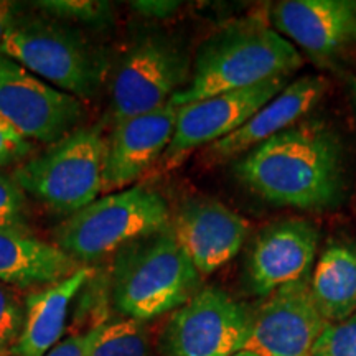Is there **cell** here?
I'll return each mask as SVG.
<instances>
[{"mask_svg":"<svg viewBox=\"0 0 356 356\" xmlns=\"http://www.w3.org/2000/svg\"><path fill=\"white\" fill-rule=\"evenodd\" d=\"M234 175L277 207L327 210L343 186L340 140L322 122H297L243 155L234 163Z\"/></svg>","mask_w":356,"mask_h":356,"instance_id":"cell-1","label":"cell"},{"mask_svg":"<svg viewBox=\"0 0 356 356\" xmlns=\"http://www.w3.org/2000/svg\"><path fill=\"white\" fill-rule=\"evenodd\" d=\"M304 63L300 51L273 26L259 20L231 24L198 48L190 81L172 97L180 106L291 76Z\"/></svg>","mask_w":356,"mask_h":356,"instance_id":"cell-2","label":"cell"},{"mask_svg":"<svg viewBox=\"0 0 356 356\" xmlns=\"http://www.w3.org/2000/svg\"><path fill=\"white\" fill-rule=\"evenodd\" d=\"M200 282L202 275L168 226L115 254L111 300L122 317L147 322L180 309L198 292Z\"/></svg>","mask_w":356,"mask_h":356,"instance_id":"cell-3","label":"cell"},{"mask_svg":"<svg viewBox=\"0 0 356 356\" xmlns=\"http://www.w3.org/2000/svg\"><path fill=\"white\" fill-rule=\"evenodd\" d=\"M170 226L168 204L157 191L132 188L104 195L71 215L55 229V244L89 266Z\"/></svg>","mask_w":356,"mask_h":356,"instance_id":"cell-4","label":"cell"},{"mask_svg":"<svg viewBox=\"0 0 356 356\" xmlns=\"http://www.w3.org/2000/svg\"><path fill=\"white\" fill-rule=\"evenodd\" d=\"M106 136L102 124L78 127L17 165L12 178L29 197L56 213L74 215L102 193Z\"/></svg>","mask_w":356,"mask_h":356,"instance_id":"cell-5","label":"cell"},{"mask_svg":"<svg viewBox=\"0 0 356 356\" xmlns=\"http://www.w3.org/2000/svg\"><path fill=\"white\" fill-rule=\"evenodd\" d=\"M3 56L58 89L91 99L102 83V60L70 24L25 12L3 42Z\"/></svg>","mask_w":356,"mask_h":356,"instance_id":"cell-6","label":"cell"},{"mask_svg":"<svg viewBox=\"0 0 356 356\" xmlns=\"http://www.w3.org/2000/svg\"><path fill=\"white\" fill-rule=\"evenodd\" d=\"M185 51L162 35H147L122 58L111 88V115L121 122L168 104L188 81Z\"/></svg>","mask_w":356,"mask_h":356,"instance_id":"cell-7","label":"cell"},{"mask_svg":"<svg viewBox=\"0 0 356 356\" xmlns=\"http://www.w3.org/2000/svg\"><path fill=\"white\" fill-rule=\"evenodd\" d=\"M0 115L26 140L50 147L81 126L86 108L0 55Z\"/></svg>","mask_w":356,"mask_h":356,"instance_id":"cell-8","label":"cell"},{"mask_svg":"<svg viewBox=\"0 0 356 356\" xmlns=\"http://www.w3.org/2000/svg\"><path fill=\"white\" fill-rule=\"evenodd\" d=\"M251 330V314L228 292L202 289L175 310L162 333L165 356H233Z\"/></svg>","mask_w":356,"mask_h":356,"instance_id":"cell-9","label":"cell"},{"mask_svg":"<svg viewBox=\"0 0 356 356\" xmlns=\"http://www.w3.org/2000/svg\"><path fill=\"white\" fill-rule=\"evenodd\" d=\"M289 84V76H277L236 91L188 102L177 111L173 137L159 160L163 172L180 165L193 150L208 147L238 131Z\"/></svg>","mask_w":356,"mask_h":356,"instance_id":"cell-10","label":"cell"},{"mask_svg":"<svg viewBox=\"0 0 356 356\" xmlns=\"http://www.w3.org/2000/svg\"><path fill=\"white\" fill-rule=\"evenodd\" d=\"M327 320L310 292V279L282 286L251 315L243 350L257 356H309Z\"/></svg>","mask_w":356,"mask_h":356,"instance_id":"cell-11","label":"cell"},{"mask_svg":"<svg viewBox=\"0 0 356 356\" xmlns=\"http://www.w3.org/2000/svg\"><path fill=\"white\" fill-rule=\"evenodd\" d=\"M178 108L170 101L147 114L115 122L106 137L102 193H118L152 168L165 154Z\"/></svg>","mask_w":356,"mask_h":356,"instance_id":"cell-12","label":"cell"},{"mask_svg":"<svg viewBox=\"0 0 356 356\" xmlns=\"http://www.w3.org/2000/svg\"><path fill=\"white\" fill-rule=\"evenodd\" d=\"M170 228L200 275H210L228 264L241 251L249 234L246 218L208 198L181 204Z\"/></svg>","mask_w":356,"mask_h":356,"instance_id":"cell-13","label":"cell"},{"mask_svg":"<svg viewBox=\"0 0 356 356\" xmlns=\"http://www.w3.org/2000/svg\"><path fill=\"white\" fill-rule=\"evenodd\" d=\"M318 248V231L304 220L279 221L257 236L248 257V277L257 296L309 277Z\"/></svg>","mask_w":356,"mask_h":356,"instance_id":"cell-14","label":"cell"},{"mask_svg":"<svg viewBox=\"0 0 356 356\" xmlns=\"http://www.w3.org/2000/svg\"><path fill=\"white\" fill-rule=\"evenodd\" d=\"M275 32L315 61H330L356 32V2L286 0L270 10Z\"/></svg>","mask_w":356,"mask_h":356,"instance_id":"cell-15","label":"cell"},{"mask_svg":"<svg viewBox=\"0 0 356 356\" xmlns=\"http://www.w3.org/2000/svg\"><path fill=\"white\" fill-rule=\"evenodd\" d=\"M328 86L330 81L322 74H305L289 83L238 131L204 147V162L210 165L228 162L239 155L248 154L249 150L277 136L279 132L296 126L318 104Z\"/></svg>","mask_w":356,"mask_h":356,"instance_id":"cell-16","label":"cell"},{"mask_svg":"<svg viewBox=\"0 0 356 356\" xmlns=\"http://www.w3.org/2000/svg\"><path fill=\"white\" fill-rule=\"evenodd\" d=\"M83 264L25 229H0V282L19 289H42L61 282Z\"/></svg>","mask_w":356,"mask_h":356,"instance_id":"cell-17","label":"cell"},{"mask_svg":"<svg viewBox=\"0 0 356 356\" xmlns=\"http://www.w3.org/2000/svg\"><path fill=\"white\" fill-rule=\"evenodd\" d=\"M92 277V269L83 266L61 282L35 289L25 297V325L12 355L44 356L61 341L70 305Z\"/></svg>","mask_w":356,"mask_h":356,"instance_id":"cell-18","label":"cell"},{"mask_svg":"<svg viewBox=\"0 0 356 356\" xmlns=\"http://www.w3.org/2000/svg\"><path fill=\"white\" fill-rule=\"evenodd\" d=\"M310 292L327 323L356 314V248L332 244L322 252L310 277Z\"/></svg>","mask_w":356,"mask_h":356,"instance_id":"cell-19","label":"cell"},{"mask_svg":"<svg viewBox=\"0 0 356 356\" xmlns=\"http://www.w3.org/2000/svg\"><path fill=\"white\" fill-rule=\"evenodd\" d=\"M91 356H150V337L144 322L115 318L101 323Z\"/></svg>","mask_w":356,"mask_h":356,"instance_id":"cell-20","label":"cell"},{"mask_svg":"<svg viewBox=\"0 0 356 356\" xmlns=\"http://www.w3.org/2000/svg\"><path fill=\"white\" fill-rule=\"evenodd\" d=\"M33 7L65 24L104 26L113 22V6L102 0H40Z\"/></svg>","mask_w":356,"mask_h":356,"instance_id":"cell-21","label":"cell"},{"mask_svg":"<svg viewBox=\"0 0 356 356\" xmlns=\"http://www.w3.org/2000/svg\"><path fill=\"white\" fill-rule=\"evenodd\" d=\"M25 325V299L15 289L0 282V355L12 353Z\"/></svg>","mask_w":356,"mask_h":356,"instance_id":"cell-22","label":"cell"},{"mask_svg":"<svg viewBox=\"0 0 356 356\" xmlns=\"http://www.w3.org/2000/svg\"><path fill=\"white\" fill-rule=\"evenodd\" d=\"M309 356H356V314L325 325Z\"/></svg>","mask_w":356,"mask_h":356,"instance_id":"cell-23","label":"cell"},{"mask_svg":"<svg viewBox=\"0 0 356 356\" xmlns=\"http://www.w3.org/2000/svg\"><path fill=\"white\" fill-rule=\"evenodd\" d=\"M29 202L12 175L0 172V229L29 231Z\"/></svg>","mask_w":356,"mask_h":356,"instance_id":"cell-24","label":"cell"},{"mask_svg":"<svg viewBox=\"0 0 356 356\" xmlns=\"http://www.w3.org/2000/svg\"><path fill=\"white\" fill-rule=\"evenodd\" d=\"M35 145L8 124L0 115V168L8 165H20L25 160L33 157Z\"/></svg>","mask_w":356,"mask_h":356,"instance_id":"cell-25","label":"cell"},{"mask_svg":"<svg viewBox=\"0 0 356 356\" xmlns=\"http://www.w3.org/2000/svg\"><path fill=\"white\" fill-rule=\"evenodd\" d=\"M99 328L101 325H96L86 332L76 333L66 340H61L44 356H91L92 346H95L96 338L99 335Z\"/></svg>","mask_w":356,"mask_h":356,"instance_id":"cell-26","label":"cell"},{"mask_svg":"<svg viewBox=\"0 0 356 356\" xmlns=\"http://www.w3.org/2000/svg\"><path fill=\"white\" fill-rule=\"evenodd\" d=\"M180 2H170V0H140V2H131V8L145 19L162 20L172 17L178 10Z\"/></svg>","mask_w":356,"mask_h":356,"instance_id":"cell-27","label":"cell"},{"mask_svg":"<svg viewBox=\"0 0 356 356\" xmlns=\"http://www.w3.org/2000/svg\"><path fill=\"white\" fill-rule=\"evenodd\" d=\"M26 12V7L19 2H10V0H0V55H3V42H6L7 33L17 20Z\"/></svg>","mask_w":356,"mask_h":356,"instance_id":"cell-28","label":"cell"},{"mask_svg":"<svg viewBox=\"0 0 356 356\" xmlns=\"http://www.w3.org/2000/svg\"><path fill=\"white\" fill-rule=\"evenodd\" d=\"M350 99H351V106H353V111L356 114V76L351 78V81H350Z\"/></svg>","mask_w":356,"mask_h":356,"instance_id":"cell-29","label":"cell"},{"mask_svg":"<svg viewBox=\"0 0 356 356\" xmlns=\"http://www.w3.org/2000/svg\"><path fill=\"white\" fill-rule=\"evenodd\" d=\"M233 356H257V355H254V353H251V351L241 350V351H238V353H234Z\"/></svg>","mask_w":356,"mask_h":356,"instance_id":"cell-30","label":"cell"},{"mask_svg":"<svg viewBox=\"0 0 356 356\" xmlns=\"http://www.w3.org/2000/svg\"><path fill=\"white\" fill-rule=\"evenodd\" d=\"M0 356H15V355H12V353H7V355H0Z\"/></svg>","mask_w":356,"mask_h":356,"instance_id":"cell-31","label":"cell"},{"mask_svg":"<svg viewBox=\"0 0 356 356\" xmlns=\"http://www.w3.org/2000/svg\"><path fill=\"white\" fill-rule=\"evenodd\" d=\"M355 40H356V32H355Z\"/></svg>","mask_w":356,"mask_h":356,"instance_id":"cell-32","label":"cell"}]
</instances>
